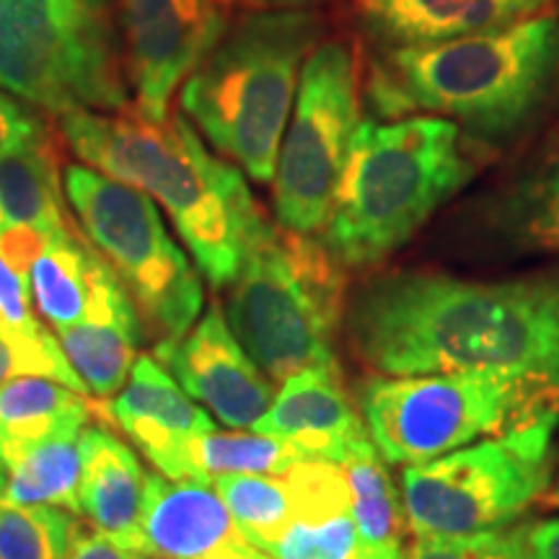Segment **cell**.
<instances>
[{
    "mask_svg": "<svg viewBox=\"0 0 559 559\" xmlns=\"http://www.w3.org/2000/svg\"><path fill=\"white\" fill-rule=\"evenodd\" d=\"M347 345L383 376L481 373L559 400V270L508 280L381 272L345 300Z\"/></svg>",
    "mask_w": 559,
    "mask_h": 559,
    "instance_id": "cell-1",
    "label": "cell"
},
{
    "mask_svg": "<svg viewBox=\"0 0 559 559\" xmlns=\"http://www.w3.org/2000/svg\"><path fill=\"white\" fill-rule=\"evenodd\" d=\"M62 143L104 177L148 194L215 290L228 288L270 218L247 174L202 143L185 115L148 120L132 107L58 117Z\"/></svg>",
    "mask_w": 559,
    "mask_h": 559,
    "instance_id": "cell-2",
    "label": "cell"
},
{
    "mask_svg": "<svg viewBox=\"0 0 559 559\" xmlns=\"http://www.w3.org/2000/svg\"><path fill=\"white\" fill-rule=\"evenodd\" d=\"M362 91L383 120L436 115L498 145L539 120L559 91V19L440 45L373 50Z\"/></svg>",
    "mask_w": 559,
    "mask_h": 559,
    "instance_id": "cell-3",
    "label": "cell"
},
{
    "mask_svg": "<svg viewBox=\"0 0 559 559\" xmlns=\"http://www.w3.org/2000/svg\"><path fill=\"white\" fill-rule=\"evenodd\" d=\"M479 145L436 115L362 120L319 239L345 270L389 260L469 185Z\"/></svg>",
    "mask_w": 559,
    "mask_h": 559,
    "instance_id": "cell-4",
    "label": "cell"
},
{
    "mask_svg": "<svg viewBox=\"0 0 559 559\" xmlns=\"http://www.w3.org/2000/svg\"><path fill=\"white\" fill-rule=\"evenodd\" d=\"M321 39L324 19L313 9L243 11L181 83V115L257 185L275 177L300 70Z\"/></svg>",
    "mask_w": 559,
    "mask_h": 559,
    "instance_id": "cell-5",
    "label": "cell"
},
{
    "mask_svg": "<svg viewBox=\"0 0 559 559\" xmlns=\"http://www.w3.org/2000/svg\"><path fill=\"white\" fill-rule=\"evenodd\" d=\"M345 267L319 236L270 223L228 285L226 321L272 381L337 366L334 342L345 317Z\"/></svg>",
    "mask_w": 559,
    "mask_h": 559,
    "instance_id": "cell-6",
    "label": "cell"
},
{
    "mask_svg": "<svg viewBox=\"0 0 559 559\" xmlns=\"http://www.w3.org/2000/svg\"><path fill=\"white\" fill-rule=\"evenodd\" d=\"M0 91L52 117L132 107L115 0H0Z\"/></svg>",
    "mask_w": 559,
    "mask_h": 559,
    "instance_id": "cell-7",
    "label": "cell"
},
{
    "mask_svg": "<svg viewBox=\"0 0 559 559\" xmlns=\"http://www.w3.org/2000/svg\"><path fill=\"white\" fill-rule=\"evenodd\" d=\"M360 412L386 464H423L481 436H502L539 419L559 423V400L502 376H381L362 383Z\"/></svg>",
    "mask_w": 559,
    "mask_h": 559,
    "instance_id": "cell-8",
    "label": "cell"
},
{
    "mask_svg": "<svg viewBox=\"0 0 559 559\" xmlns=\"http://www.w3.org/2000/svg\"><path fill=\"white\" fill-rule=\"evenodd\" d=\"M62 192L83 239L115 270L143 321V332L174 342L202 317L205 293L156 202L135 187L104 177L86 164L62 169Z\"/></svg>",
    "mask_w": 559,
    "mask_h": 559,
    "instance_id": "cell-9",
    "label": "cell"
},
{
    "mask_svg": "<svg viewBox=\"0 0 559 559\" xmlns=\"http://www.w3.org/2000/svg\"><path fill=\"white\" fill-rule=\"evenodd\" d=\"M557 425V419H539L445 456L407 464L402 506L417 539H461L508 528L549 485Z\"/></svg>",
    "mask_w": 559,
    "mask_h": 559,
    "instance_id": "cell-10",
    "label": "cell"
},
{
    "mask_svg": "<svg viewBox=\"0 0 559 559\" xmlns=\"http://www.w3.org/2000/svg\"><path fill=\"white\" fill-rule=\"evenodd\" d=\"M362 70L353 41L324 37L304 62L272 177L277 226L319 236L362 122Z\"/></svg>",
    "mask_w": 559,
    "mask_h": 559,
    "instance_id": "cell-11",
    "label": "cell"
},
{
    "mask_svg": "<svg viewBox=\"0 0 559 559\" xmlns=\"http://www.w3.org/2000/svg\"><path fill=\"white\" fill-rule=\"evenodd\" d=\"M236 0H115L122 73L132 109L166 120L171 99L218 45Z\"/></svg>",
    "mask_w": 559,
    "mask_h": 559,
    "instance_id": "cell-12",
    "label": "cell"
},
{
    "mask_svg": "<svg viewBox=\"0 0 559 559\" xmlns=\"http://www.w3.org/2000/svg\"><path fill=\"white\" fill-rule=\"evenodd\" d=\"M156 358L194 402L228 428H254L275 402V383L234 337L218 306H210L185 337L156 345Z\"/></svg>",
    "mask_w": 559,
    "mask_h": 559,
    "instance_id": "cell-13",
    "label": "cell"
},
{
    "mask_svg": "<svg viewBox=\"0 0 559 559\" xmlns=\"http://www.w3.org/2000/svg\"><path fill=\"white\" fill-rule=\"evenodd\" d=\"M96 415L120 428L169 479H192V440L215 430L207 409L179 386L156 355H138L128 383L111 400L96 402Z\"/></svg>",
    "mask_w": 559,
    "mask_h": 559,
    "instance_id": "cell-14",
    "label": "cell"
},
{
    "mask_svg": "<svg viewBox=\"0 0 559 559\" xmlns=\"http://www.w3.org/2000/svg\"><path fill=\"white\" fill-rule=\"evenodd\" d=\"M58 342L96 400L120 394L138 360L143 321L120 277L96 249L86 311L79 324L58 332Z\"/></svg>",
    "mask_w": 559,
    "mask_h": 559,
    "instance_id": "cell-15",
    "label": "cell"
},
{
    "mask_svg": "<svg viewBox=\"0 0 559 559\" xmlns=\"http://www.w3.org/2000/svg\"><path fill=\"white\" fill-rule=\"evenodd\" d=\"M551 3L555 0H353V11L373 50H394L508 29L542 16Z\"/></svg>",
    "mask_w": 559,
    "mask_h": 559,
    "instance_id": "cell-16",
    "label": "cell"
},
{
    "mask_svg": "<svg viewBox=\"0 0 559 559\" xmlns=\"http://www.w3.org/2000/svg\"><path fill=\"white\" fill-rule=\"evenodd\" d=\"M251 430L288 440L304 461L342 464L368 428L355 412L340 366H317L283 381L275 402Z\"/></svg>",
    "mask_w": 559,
    "mask_h": 559,
    "instance_id": "cell-17",
    "label": "cell"
},
{
    "mask_svg": "<svg viewBox=\"0 0 559 559\" xmlns=\"http://www.w3.org/2000/svg\"><path fill=\"white\" fill-rule=\"evenodd\" d=\"M148 559H213L243 542L213 485L145 474L140 513Z\"/></svg>",
    "mask_w": 559,
    "mask_h": 559,
    "instance_id": "cell-18",
    "label": "cell"
},
{
    "mask_svg": "<svg viewBox=\"0 0 559 559\" xmlns=\"http://www.w3.org/2000/svg\"><path fill=\"white\" fill-rule=\"evenodd\" d=\"M145 472L128 443L104 425L81 432V513L88 526L120 547L145 557L140 513Z\"/></svg>",
    "mask_w": 559,
    "mask_h": 559,
    "instance_id": "cell-19",
    "label": "cell"
},
{
    "mask_svg": "<svg viewBox=\"0 0 559 559\" xmlns=\"http://www.w3.org/2000/svg\"><path fill=\"white\" fill-rule=\"evenodd\" d=\"M60 153L50 130L0 158V228H32L45 236L75 230L62 200Z\"/></svg>",
    "mask_w": 559,
    "mask_h": 559,
    "instance_id": "cell-20",
    "label": "cell"
},
{
    "mask_svg": "<svg viewBox=\"0 0 559 559\" xmlns=\"http://www.w3.org/2000/svg\"><path fill=\"white\" fill-rule=\"evenodd\" d=\"M96 415L86 394L39 376H19L0 389V469L41 440L81 432Z\"/></svg>",
    "mask_w": 559,
    "mask_h": 559,
    "instance_id": "cell-21",
    "label": "cell"
},
{
    "mask_svg": "<svg viewBox=\"0 0 559 559\" xmlns=\"http://www.w3.org/2000/svg\"><path fill=\"white\" fill-rule=\"evenodd\" d=\"M347 489L349 515L360 536L362 551L402 549L404 506L389 477L386 461L376 451L373 440H362L342 461Z\"/></svg>",
    "mask_w": 559,
    "mask_h": 559,
    "instance_id": "cell-22",
    "label": "cell"
},
{
    "mask_svg": "<svg viewBox=\"0 0 559 559\" xmlns=\"http://www.w3.org/2000/svg\"><path fill=\"white\" fill-rule=\"evenodd\" d=\"M94 247L79 230L52 236L29 270L32 300L55 332L79 324L88 304Z\"/></svg>",
    "mask_w": 559,
    "mask_h": 559,
    "instance_id": "cell-23",
    "label": "cell"
},
{
    "mask_svg": "<svg viewBox=\"0 0 559 559\" xmlns=\"http://www.w3.org/2000/svg\"><path fill=\"white\" fill-rule=\"evenodd\" d=\"M81 432H60L11 459L0 469L11 498L81 515Z\"/></svg>",
    "mask_w": 559,
    "mask_h": 559,
    "instance_id": "cell-24",
    "label": "cell"
},
{
    "mask_svg": "<svg viewBox=\"0 0 559 559\" xmlns=\"http://www.w3.org/2000/svg\"><path fill=\"white\" fill-rule=\"evenodd\" d=\"M300 461L304 459L288 440L257 430H213L190 445L192 479L207 485L234 474H285Z\"/></svg>",
    "mask_w": 559,
    "mask_h": 559,
    "instance_id": "cell-25",
    "label": "cell"
},
{
    "mask_svg": "<svg viewBox=\"0 0 559 559\" xmlns=\"http://www.w3.org/2000/svg\"><path fill=\"white\" fill-rule=\"evenodd\" d=\"M236 528L257 549L270 551L293 523V502L283 474H234L213 481Z\"/></svg>",
    "mask_w": 559,
    "mask_h": 559,
    "instance_id": "cell-26",
    "label": "cell"
},
{
    "mask_svg": "<svg viewBox=\"0 0 559 559\" xmlns=\"http://www.w3.org/2000/svg\"><path fill=\"white\" fill-rule=\"evenodd\" d=\"M79 515L13 500L0 474V559H68Z\"/></svg>",
    "mask_w": 559,
    "mask_h": 559,
    "instance_id": "cell-27",
    "label": "cell"
},
{
    "mask_svg": "<svg viewBox=\"0 0 559 559\" xmlns=\"http://www.w3.org/2000/svg\"><path fill=\"white\" fill-rule=\"evenodd\" d=\"M495 221L515 241L559 251V158L515 181L495 202Z\"/></svg>",
    "mask_w": 559,
    "mask_h": 559,
    "instance_id": "cell-28",
    "label": "cell"
},
{
    "mask_svg": "<svg viewBox=\"0 0 559 559\" xmlns=\"http://www.w3.org/2000/svg\"><path fill=\"white\" fill-rule=\"evenodd\" d=\"M293 502V521L321 523L349 513V489L340 464L300 461L283 474Z\"/></svg>",
    "mask_w": 559,
    "mask_h": 559,
    "instance_id": "cell-29",
    "label": "cell"
},
{
    "mask_svg": "<svg viewBox=\"0 0 559 559\" xmlns=\"http://www.w3.org/2000/svg\"><path fill=\"white\" fill-rule=\"evenodd\" d=\"M267 555L272 559H362L360 536L349 513L321 523L293 521Z\"/></svg>",
    "mask_w": 559,
    "mask_h": 559,
    "instance_id": "cell-30",
    "label": "cell"
},
{
    "mask_svg": "<svg viewBox=\"0 0 559 559\" xmlns=\"http://www.w3.org/2000/svg\"><path fill=\"white\" fill-rule=\"evenodd\" d=\"M19 376L52 379L62 386L79 391V394H88L86 383L81 381V376L75 373L66 353H62L58 337L32 342L0 330V389Z\"/></svg>",
    "mask_w": 559,
    "mask_h": 559,
    "instance_id": "cell-31",
    "label": "cell"
},
{
    "mask_svg": "<svg viewBox=\"0 0 559 559\" xmlns=\"http://www.w3.org/2000/svg\"><path fill=\"white\" fill-rule=\"evenodd\" d=\"M409 559H528V528H498L461 539H417Z\"/></svg>",
    "mask_w": 559,
    "mask_h": 559,
    "instance_id": "cell-32",
    "label": "cell"
},
{
    "mask_svg": "<svg viewBox=\"0 0 559 559\" xmlns=\"http://www.w3.org/2000/svg\"><path fill=\"white\" fill-rule=\"evenodd\" d=\"M0 330L13 334V337L41 342L52 337L32 309V288L29 280L21 277L9 262L0 257Z\"/></svg>",
    "mask_w": 559,
    "mask_h": 559,
    "instance_id": "cell-33",
    "label": "cell"
},
{
    "mask_svg": "<svg viewBox=\"0 0 559 559\" xmlns=\"http://www.w3.org/2000/svg\"><path fill=\"white\" fill-rule=\"evenodd\" d=\"M45 132L47 124L29 107L19 104L16 96L0 91V158L24 148Z\"/></svg>",
    "mask_w": 559,
    "mask_h": 559,
    "instance_id": "cell-34",
    "label": "cell"
},
{
    "mask_svg": "<svg viewBox=\"0 0 559 559\" xmlns=\"http://www.w3.org/2000/svg\"><path fill=\"white\" fill-rule=\"evenodd\" d=\"M68 559H148V557L124 549L120 544L109 542L107 536H102L99 531L79 523V528H75L73 534V542H70Z\"/></svg>",
    "mask_w": 559,
    "mask_h": 559,
    "instance_id": "cell-35",
    "label": "cell"
},
{
    "mask_svg": "<svg viewBox=\"0 0 559 559\" xmlns=\"http://www.w3.org/2000/svg\"><path fill=\"white\" fill-rule=\"evenodd\" d=\"M528 559H559V519L528 528Z\"/></svg>",
    "mask_w": 559,
    "mask_h": 559,
    "instance_id": "cell-36",
    "label": "cell"
},
{
    "mask_svg": "<svg viewBox=\"0 0 559 559\" xmlns=\"http://www.w3.org/2000/svg\"><path fill=\"white\" fill-rule=\"evenodd\" d=\"M243 11H300L313 9L321 0H236Z\"/></svg>",
    "mask_w": 559,
    "mask_h": 559,
    "instance_id": "cell-37",
    "label": "cell"
},
{
    "mask_svg": "<svg viewBox=\"0 0 559 559\" xmlns=\"http://www.w3.org/2000/svg\"><path fill=\"white\" fill-rule=\"evenodd\" d=\"M362 557H366V559H404L402 549H394V551H362Z\"/></svg>",
    "mask_w": 559,
    "mask_h": 559,
    "instance_id": "cell-38",
    "label": "cell"
},
{
    "mask_svg": "<svg viewBox=\"0 0 559 559\" xmlns=\"http://www.w3.org/2000/svg\"><path fill=\"white\" fill-rule=\"evenodd\" d=\"M555 500H557V506H559V485H557V492H555Z\"/></svg>",
    "mask_w": 559,
    "mask_h": 559,
    "instance_id": "cell-39",
    "label": "cell"
},
{
    "mask_svg": "<svg viewBox=\"0 0 559 559\" xmlns=\"http://www.w3.org/2000/svg\"><path fill=\"white\" fill-rule=\"evenodd\" d=\"M362 559H366V557H362Z\"/></svg>",
    "mask_w": 559,
    "mask_h": 559,
    "instance_id": "cell-40",
    "label": "cell"
}]
</instances>
